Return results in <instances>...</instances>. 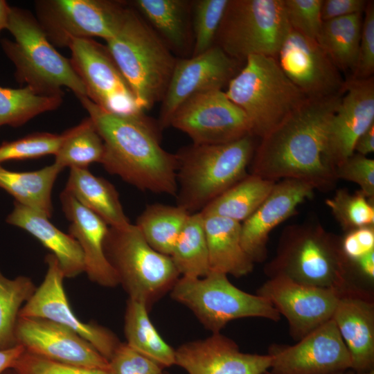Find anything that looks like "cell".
Returning a JSON list of instances; mask_svg holds the SVG:
<instances>
[{
    "mask_svg": "<svg viewBox=\"0 0 374 374\" xmlns=\"http://www.w3.org/2000/svg\"><path fill=\"white\" fill-rule=\"evenodd\" d=\"M341 95L308 99L261 138L251 161V174L276 181L301 180L327 190L338 180L328 147L329 123Z\"/></svg>",
    "mask_w": 374,
    "mask_h": 374,
    "instance_id": "6da1fadb",
    "label": "cell"
},
{
    "mask_svg": "<svg viewBox=\"0 0 374 374\" xmlns=\"http://www.w3.org/2000/svg\"><path fill=\"white\" fill-rule=\"evenodd\" d=\"M104 143L100 163L107 172L142 191L176 196L177 156L161 145L155 127L142 114L108 112L78 98Z\"/></svg>",
    "mask_w": 374,
    "mask_h": 374,
    "instance_id": "7a4b0ae2",
    "label": "cell"
},
{
    "mask_svg": "<svg viewBox=\"0 0 374 374\" xmlns=\"http://www.w3.org/2000/svg\"><path fill=\"white\" fill-rule=\"evenodd\" d=\"M351 267L341 239L319 223L309 222L283 230L276 255L264 271L269 278L283 276L303 285L343 292L355 285Z\"/></svg>",
    "mask_w": 374,
    "mask_h": 374,
    "instance_id": "3957f363",
    "label": "cell"
},
{
    "mask_svg": "<svg viewBox=\"0 0 374 374\" xmlns=\"http://www.w3.org/2000/svg\"><path fill=\"white\" fill-rule=\"evenodd\" d=\"M107 48L143 113L162 100L177 60L158 34L137 12L126 8Z\"/></svg>",
    "mask_w": 374,
    "mask_h": 374,
    "instance_id": "277c9868",
    "label": "cell"
},
{
    "mask_svg": "<svg viewBox=\"0 0 374 374\" xmlns=\"http://www.w3.org/2000/svg\"><path fill=\"white\" fill-rule=\"evenodd\" d=\"M7 30L14 40L3 39L1 44L15 66L17 82L40 95L63 96L62 88L66 87L78 98L87 97L84 85L70 59L57 51L30 12L11 7Z\"/></svg>",
    "mask_w": 374,
    "mask_h": 374,
    "instance_id": "5b68a950",
    "label": "cell"
},
{
    "mask_svg": "<svg viewBox=\"0 0 374 374\" xmlns=\"http://www.w3.org/2000/svg\"><path fill=\"white\" fill-rule=\"evenodd\" d=\"M252 137L181 149L176 154L177 205L190 214L199 213L244 177L255 150Z\"/></svg>",
    "mask_w": 374,
    "mask_h": 374,
    "instance_id": "8992f818",
    "label": "cell"
},
{
    "mask_svg": "<svg viewBox=\"0 0 374 374\" xmlns=\"http://www.w3.org/2000/svg\"><path fill=\"white\" fill-rule=\"evenodd\" d=\"M244 64L224 92L245 114L252 135L261 139L309 98L285 75L275 57L250 55Z\"/></svg>",
    "mask_w": 374,
    "mask_h": 374,
    "instance_id": "52a82bcc",
    "label": "cell"
},
{
    "mask_svg": "<svg viewBox=\"0 0 374 374\" xmlns=\"http://www.w3.org/2000/svg\"><path fill=\"white\" fill-rule=\"evenodd\" d=\"M104 251L128 298L143 303L148 310L179 278L170 256L154 250L135 224L109 227Z\"/></svg>",
    "mask_w": 374,
    "mask_h": 374,
    "instance_id": "ba28073f",
    "label": "cell"
},
{
    "mask_svg": "<svg viewBox=\"0 0 374 374\" xmlns=\"http://www.w3.org/2000/svg\"><path fill=\"white\" fill-rule=\"evenodd\" d=\"M290 30L284 0H229L214 45L239 62L276 58Z\"/></svg>",
    "mask_w": 374,
    "mask_h": 374,
    "instance_id": "9c48e42d",
    "label": "cell"
},
{
    "mask_svg": "<svg viewBox=\"0 0 374 374\" xmlns=\"http://www.w3.org/2000/svg\"><path fill=\"white\" fill-rule=\"evenodd\" d=\"M171 298L188 308L205 328L220 332L231 321L258 317L278 321L280 314L265 298L241 290L222 273L202 278L179 277Z\"/></svg>",
    "mask_w": 374,
    "mask_h": 374,
    "instance_id": "30bf717a",
    "label": "cell"
},
{
    "mask_svg": "<svg viewBox=\"0 0 374 374\" xmlns=\"http://www.w3.org/2000/svg\"><path fill=\"white\" fill-rule=\"evenodd\" d=\"M35 5V17L47 38L60 48L69 47L73 39L107 41L116 33L127 8L109 0H40Z\"/></svg>",
    "mask_w": 374,
    "mask_h": 374,
    "instance_id": "8fae6325",
    "label": "cell"
},
{
    "mask_svg": "<svg viewBox=\"0 0 374 374\" xmlns=\"http://www.w3.org/2000/svg\"><path fill=\"white\" fill-rule=\"evenodd\" d=\"M169 126L187 134L195 145L225 144L252 135L245 114L222 89L186 100L173 114Z\"/></svg>",
    "mask_w": 374,
    "mask_h": 374,
    "instance_id": "7c38bea8",
    "label": "cell"
},
{
    "mask_svg": "<svg viewBox=\"0 0 374 374\" xmlns=\"http://www.w3.org/2000/svg\"><path fill=\"white\" fill-rule=\"evenodd\" d=\"M69 48L71 54L70 61L84 84L89 100L117 114L143 113L106 46L86 38L72 39Z\"/></svg>",
    "mask_w": 374,
    "mask_h": 374,
    "instance_id": "4fadbf2b",
    "label": "cell"
},
{
    "mask_svg": "<svg viewBox=\"0 0 374 374\" xmlns=\"http://www.w3.org/2000/svg\"><path fill=\"white\" fill-rule=\"evenodd\" d=\"M46 271L41 284L23 305L19 317L47 319L65 326L87 340L107 360L120 344L109 329L94 322L85 323L77 317L66 296L64 274L56 257H45Z\"/></svg>",
    "mask_w": 374,
    "mask_h": 374,
    "instance_id": "5bb4252c",
    "label": "cell"
},
{
    "mask_svg": "<svg viewBox=\"0 0 374 374\" xmlns=\"http://www.w3.org/2000/svg\"><path fill=\"white\" fill-rule=\"evenodd\" d=\"M271 374H334L351 368V358L332 318L293 346L272 344Z\"/></svg>",
    "mask_w": 374,
    "mask_h": 374,
    "instance_id": "9a60e30c",
    "label": "cell"
},
{
    "mask_svg": "<svg viewBox=\"0 0 374 374\" xmlns=\"http://www.w3.org/2000/svg\"><path fill=\"white\" fill-rule=\"evenodd\" d=\"M342 292L303 285L277 276L257 290L287 319L292 337L299 341L332 318Z\"/></svg>",
    "mask_w": 374,
    "mask_h": 374,
    "instance_id": "2e32d148",
    "label": "cell"
},
{
    "mask_svg": "<svg viewBox=\"0 0 374 374\" xmlns=\"http://www.w3.org/2000/svg\"><path fill=\"white\" fill-rule=\"evenodd\" d=\"M239 63L216 45L191 57L177 60L161 100L159 128L168 127L175 111L192 96L228 84Z\"/></svg>",
    "mask_w": 374,
    "mask_h": 374,
    "instance_id": "e0dca14e",
    "label": "cell"
},
{
    "mask_svg": "<svg viewBox=\"0 0 374 374\" xmlns=\"http://www.w3.org/2000/svg\"><path fill=\"white\" fill-rule=\"evenodd\" d=\"M276 59L285 75L309 99L345 91L341 71L315 39L291 29Z\"/></svg>",
    "mask_w": 374,
    "mask_h": 374,
    "instance_id": "ac0fdd59",
    "label": "cell"
},
{
    "mask_svg": "<svg viewBox=\"0 0 374 374\" xmlns=\"http://www.w3.org/2000/svg\"><path fill=\"white\" fill-rule=\"evenodd\" d=\"M15 339L26 352L53 362L109 368V361L87 340L73 330L47 319L19 317Z\"/></svg>",
    "mask_w": 374,
    "mask_h": 374,
    "instance_id": "d6986e66",
    "label": "cell"
},
{
    "mask_svg": "<svg viewBox=\"0 0 374 374\" xmlns=\"http://www.w3.org/2000/svg\"><path fill=\"white\" fill-rule=\"evenodd\" d=\"M271 363L269 355L242 353L233 340L220 332L175 349V365L188 374H263Z\"/></svg>",
    "mask_w": 374,
    "mask_h": 374,
    "instance_id": "ffe728a7",
    "label": "cell"
},
{
    "mask_svg": "<svg viewBox=\"0 0 374 374\" xmlns=\"http://www.w3.org/2000/svg\"><path fill=\"white\" fill-rule=\"evenodd\" d=\"M314 190L311 184L301 180L281 179L276 182L257 210L241 223V244L254 263L267 258L270 232L294 215L301 204L312 197Z\"/></svg>",
    "mask_w": 374,
    "mask_h": 374,
    "instance_id": "44dd1931",
    "label": "cell"
},
{
    "mask_svg": "<svg viewBox=\"0 0 374 374\" xmlns=\"http://www.w3.org/2000/svg\"><path fill=\"white\" fill-rule=\"evenodd\" d=\"M345 94L329 123L328 147L337 167L353 155L357 138L374 123V78L346 81Z\"/></svg>",
    "mask_w": 374,
    "mask_h": 374,
    "instance_id": "7402d4cb",
    "label": "cell"
},
{
    "mask_svg": "<svg viewBox=\"0 0 374 374\" xmlns=\"http://www.w3.org/2000/svg\"><path fill=\"white\" fill-rule=\"evenodd\" d=\"M351 358L350 370L374 369L373 294L356 285L343 291L332 315Z\"/></svg>",
    "mask_w": 374,
    "mask_h": 374,
    "instance_id": "603a6c76",
    "label": "cell"
},
{
    "mask_svg": "<svg viewBox=\"0 0 374 374\" xmlns=\"http://www.w3.org/2000/svg\"><path fill=\"white\" fill-rule=\"evenodd\" d=\"M60 200L63 212L70 222L69 234L81 248L84 272L89 279L104 287H116L119 285L117 276L104 251V241L109 226L64 190Z\"/></svg>",
    "mask_w": 374,
    "mask_h": 374,
    "instance_id": "cb8c5ba5",
    "label": "cell"
},
{
    "mask_svg": "<svg viewBox=\"0 0 374 374\" xmlns=\"http://www.w3.org/2000/svg\"><path fill=\"white\" fill-rule=\"evenodd\" d=\"M6 222L35 238L57 259L65 278L84 272L83 253L78 242L53 224L45 215L16 202Z\"/></svg>",
    "mask_w": 374,
    "mask_h": 374,
    "instance_id": "d4e9b609",
    "label": "cell"
},
{
    "mask_svg": "<svg viewBox=\"0 0 374 374\" xmlns=\"http://www.w3.org/2000/svg\"><path fill=\"white\" fill-rule=\"evenodd\" d=\"M210 271L235 277L249 274L254 262L241 244V223L216 215H203Z\"/></svg>",
    "mask_w": 374,
    "mask_h": 374,
    "instance_id": "484cf974",
    "label": "cell"
},
{
    "mask_svg": "<svg viewBox=\"0 0 374 374\" xmlns=\"http://www.w3.org/2000/svg\"><path fill=\"white\" fill-rule=\"evenodd\" d=\"M64 190L109 227L124 228L131 224L114 186L107 179L95 176L88 168H70Z\"/></svg>",
    "mask_w": 374,
    "mask_h": 374,
    "instance_id": "4316f807",
    "label": "cell"
},
{
    "mask_svg": "<svg viewBox=\"0 0 374 374\" xmlns=\"http://www.w3.org/2000/svg\"><path fill=\"white\" fill-rule=\"evenodd\" d=\"M62 170L54 163L28 172L12 171L0 164V188L15 197V202L51 218L52 190Z\"/></svg>",
    "mask_w": 374,
    "mask_h": 374,
    "instance_id": "83f0119b",
    "label": "cell"
},
{
    "mask_svg": "<svg viewBox=\"0 0 374 374\" xmlns=\"http://www.w3.org/2000/svg\"><path fill=\"white\" fill-rule=\"evenodd\" d=\"M192 2L186 0H136L132 3L170 49L182 51L189 43Z\"/></svg>",
    "mask_w": 374,
    "mask_h": 374,
    "instance_id": "f1b7e54d",
    "label": "cell"
},
{
    "mask_svg": "<svg viewBox=\"0 0 374 374\" xmlns=\"http://www.w3.org/2000/svg\"><path fill=\"white\" fill-rule=\"evenodd\" d=\"M148 310L143 303L128 298L124 317L125 343L163 368L171 367L175 365V349L159 334Z\"/></svg>",
    "mask_w": 374,
    "mask_h": 374,
    "instance_id": "f546056e",
    "label": "cell"
},
{
    "mask_svg": "<svg viewBox=\"0 0 374 374\" xmlns=\"http://www.w3.org/2000/svg\"><path fill=\"white\" fill-rule=\"evenodd\" d=\"M276 182L256 175H247L211 202L200 213L242 223L265 200Z\"/></svg>",
    "mask_w": 374,
    "mask_h": 374,
    "instance_id": "4dcf8cb0",
    "label": "cell"
},
{
    "mask_svg": "<svg viewBox=\"0 0 374 374\" xmlns=\"http://www.w3.org/2000/svg\"><path fill=\"white\" fill-rule=\"evenodd\" d=\"M362 20L357 13L323 22L316 41L340 71L355 70Z\"/></svg>",
    "mask_w": 374,
    "mask_h": 374,
    "instance_id": "1f68e13d",
    "label": "cell"
},
{
    "mask_svg": "<svg viewBox=\"0 0 374 374\" xmlns=\"http://www.w3.org/2000/svg\"><path fill=\"white\" fill-rule=\"evenodd\" d=\"M189 215L177 205L154 203L145 206L135 225L154 250L170 256Z\"/></svg>",
    "mask_w": 374,
    "mask_h": 374,
    "instance_id": "d6a6232c",
    "label": "cell"
},
{
    "mask_svg": "<svg viewBox=\"0 0 374 374\" xmlns=\"http://www.w3.org/2000/svg\"><path fill=\"white\" fill-rule=\"evenodd\" d=\"M170 258L180 276L202 278L210 271L202 214H190L176 240Z\"/></svg>",
    "mask_w": 374,
    "mask_h": 374,
    "instance_id": "836d02e7",
    "label": "cell"
},
{
    "mask_svg": "<svg viewBox=\"0 0 374 374\" xmlns=\"http://www.w3.org/2000/svg\"><path fill=\"white\" fill-rule=\"evenodd\" d=\"M62 136L54 161L62 170L65 168H88L92 163H100L104 154V143L89 116L63 132Z\"/></svg>",
    "mask_w": 374,
    "mask_h": 374,
    "instance_id": "e575fe53",
    "label": "cell"
},
{
    "mask_svg": "<svg viewBox=\"0 0 374 374\" xmlns=\"http://www.w3.org/2000/svg\"><path fill=\"white\" fill-rule=\"evenodd\" d=\"M62 101L63 96L40 95L26 86H0V127L21 126L42 113L57 109Z\"/></svg>",
    "mask_w": 374,
    "mask_h": 374,
    "instance_id": "d590c367",
    "label": "cell"
},
{
    "mask_svg": "<svg viewBox=\"0 0 374 374\" xmlns=\"http://www.w3.org/2000/svg\"><path fill=\"white\" fill-rule=\"evenodd\" d=\"M36 287L28 276L8 278L0 270V350L17 345L15 328L19 312Z\"/></svg>",
    "mask_w": 374,
    "mask_h": 374,
    "instance_id": "8d00e7d4",
    "label": "cell"
},
{
    "mask_svg": "<svg viewBox=\"0 0 374 374\" xmlns=\"http://www.w3.org/2000/svg\"><path fill=\"white\" fill-rule=\"evenodd\" d=\"M326 204L343 229L348 231L374 226L373 202L360 190L350 193L345 189H339L326 200Z\"/></svg>",
    "mask_w": 374,
    "mask_h": 374,
    "instance_id": "74e56055",
    "label": "cell"
},
{
    "mask_svg": "<svg viewBox=\"0 0 374 374\" xmlns=\"http://www.w3.org/2000/svg\"><path fill=\"white\" fill-rule=\"evenodd\" d=\"M229 0H197L192 2L193 55L200 54L214 45Z\"/></svg>",
    "mask_w": 374,
    "mask_h": 374,
    "instance_id": "f35d334b",
    "label": "cell"
},
{
    "mask_svg": "<svg viewBox=\"0 0 374 374\" xmlns=\"http://www.w3.org/2000/svg\"><path fill=\"white\" fill-rule=\"evenodd\" d=\"M62 134L35 132L0 145V164L11 160L37 159L55 154L62 142Z\"/></svg>",
    "mask_w": 374,
    "mask_h": 374,
    "instance_id": "ab89813d",
    "label": "cell"
},
{
    "mask_svg": "<svg viewBox=\"0 0 374 374\" xmlns=\"http://www.w3.org/2000/svg\"><path fill=\"white\" fill-rule=\"evenodd\" d=\"M323 0H284L286 16L291 29L317 39L323 24Z\"/></svg>",
    "mask_w": 374,
    "mask_h": 374,
    "instance_id": "60d3db41",
    "label": "cell"
},
{
    "mask_svg": "<svg viewBox=\"0 0 374 374\" xmlns=\"http://www.w3.org/2000/svg\"><path fill=\"white\" fill-rule=\"evenodd\" d=\"M12 368L19 374H114L110 368L76 366L51 361L26 350Z\"/></svg>",
    "mask_w": 374,
    "mask_h": 374,
    "instance_id": "b9f144b4",
    "label": "cell"
},
{
    "mask_svg": "<svg viewBox=\"0 0 374 374\" xmlns=\"http://www.w3.org/2000/svg\"><path fill=\"white\" fill-rule=\"evenodd\" d=\"M108 361L114 374H164V368L125 342L120 343Z\"/></svg>",
    "mask_w": 374,
    "mask_h": 374,
    "instance_id": "7bdbcfd3",
    "label": "cell"
},
{
    "mask_svg": "<svg viewBox=\"0 0 374 374\" xmlns=\"http://www.w3.org/2000/svg\"><path fill=\"white\" fill-rule=\"evenodd\" d=\"M362 20L357 64L350 79L361 80L373 76L374 72V1H368Z\"/></svg>",
    "mask_w": 374,
    "mask_h": 374,
    "instance_id": "ee69618b",
    "label": "cell"
},
{
    "mask_svg": "<svg viewBox=\"0 0 374 374\" xmlns=\"http://www.w3.org/2000/svg\"><path fill=\"white\" fill-rule=\"evenodd\" d=\"M337 179L357 184L368 199L374 197V160L359 154H353L336 168Z\"/></svg>",
    "mask_w": 374,
    "mask_h": 374,
    "instance_id": "f6af8a7d",
    "label": "cell"
},
{
    "mask_svg": "<svg viewBox=\"0 0 374 374\" xmlns=\"http://www.w3.org/2000/svg\"><path fill=\"white\" fill-rule=\"evenodd\" d=\"M368 1L365 0H323L321 17L323 21L362 13Z\"/></svg>",
    "mask_w": 374,
    "mask_h": 374,
    "instance_id": "bcb514c9",
    "label": "cell"
},
{
    "mask_svg": "<svg viewBox=\"0 0 374 374\" xmlns=\"http://www.w3.org/2000/svg\"><path fill=\"white\" fill-rule=\"evenodd\" d=\"M355 152L364 156L374 152V123L357 138L354 145Z\"/></svg>",
    "mask_w": 374,
    "mask_h": 374,
    "instance_id": "7dc6e473",
    "label": "cell"
},
{
    "mask_svg": "<svg viewBox=\"0 0 374 374\" xmlns=\"http://www.w3.org/2000/svg\"><path fill=\"white\" fill-rule=\"evenodd\" d=\"M361 275L373 281L374 278V250L351 262Z\"/></svg>",
    "mask_w": 374,
    "mask_h": 374,
    "instance_id": "c3c4849f",
    "label": "cell"
},
{
    "mask_svg": "<svg viewBox=\"0 0 374 374\" xmlns=\"http://www.w3.org/2000/svg\"><path fill=\"white\" fill-rule=\"evenodd\" d=\"M24 350V348L20 345L8 349L0 350V374H3L6 370L11 368Z\"/></svg>",
    "mask_w": 374,
    "mask_h": 374,
    "instance_id": "681fc988",
    "label": "cell"
},
{
    "mask_svg": "<svg viewBox=\"0 0 374 374\" xmlns=\"http://www.w3.org/2000/svg\"><path fill=\"white\" fill-rule=\"evenodd\" d=\"M10 8L6 1L0 0V33L3 29H7Z\"/></svg>",
    "mask_w": 374,
    "mask_h": 374,
    "instance_id": "f907efd6",
    "label": "cell"
},
{
    "mask_svg": "<svg viewBox=\"0 0 374 374\" xmlns=\"http://www.w3.org/2000/svg\"><path fill=\"white\" fill-rule=\"evenodd\" d=\"M344 374H374V369L365 371V372H360V373H356L350 369L344 372Z\"/></svg>",
    "mask_w": 374,
    "mask_h": 374,
    "instance_id": "816d5d0a",
    "label": "cell"
},
{
    "mask_svg": "<svg viewBox=\"0 0 374 374\" xmlns=\"http://www.w3.org/2000/svg\"><path fill=\"white\" fill-rule=\"evenodd\" d=\"M3 374H19L17 371H15L13 368H9L6 370L5 372H3Z\"/></svg>",
    "mask_w": 374,
    "mask_h": 374,
    "instance_id": "f5cc1de1",
    "label": "cell"
},
{
    "mask_svg": "<svg viewBox=\"0 0 374 374\" xmlns=\"http://www.w3.org/2000/svg\"><path fill=\"white\" fill-rule=\"evenodd\" d=\"M263 374H271V373L270 372H269V371H267L265 373H264ZM334 374H344V373H334Z\"/></svg>",
    "mask_w": 374,
    "mask_h": 374,
    "instance_id": "db71d44e",
    "label": "cell"
},
{
    "mask_svg": "<svg viewBox=\"0 0 374 374\" xmlns=\"http://www.w3.org/2000/svg\"><path fill=\"white\" fill-rule=\"evenodd\" d=\"M164 374H169V373H165V372H164Z\"/></svg>",
    "mask_w": 374,
    "mask_h": 374,
    "instance_id": "11a10c76",
    "label": "cell"
}]
</instances>
